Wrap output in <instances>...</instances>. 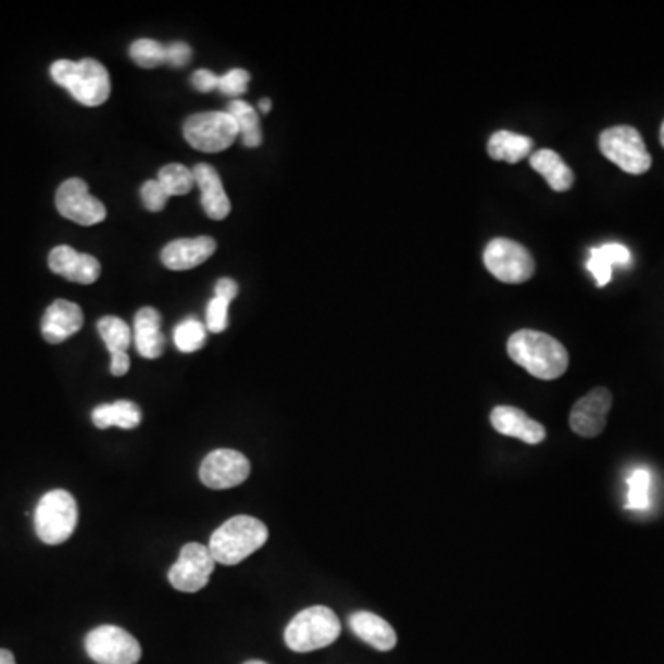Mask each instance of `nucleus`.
Instances as JSON below:
<instances>
[{
  "label": "nucleus",
  "instance_id": "ea45409f",
  "mask_svg": "<svg viewBox=\"0 0 664 664\" xmlns=\"http://www.w3.org/2000/svg\"><path fill=\"white\" fill-rule=\"evenodd\" d=\"M661 145H663V148H664V121H663V126H661Z\"/></svg>",
  "mask_w": 664,
  "mask_h": 664
},
{
  "label": "nucleus",
  "instance_id": "f3484780",
  "mask_svg": "<svg viewBox=\"0 0 664 664\" xmlns=\"http://www.w3.org/2000/svg\"><path fill=\"white\" fill-rule=\"evenodd\" d=\"M84 325V312L76 303L58 299L45 311L41 333L49 343H62L76 335Z\"/></svg>",
  "mask_w": 664,
  "mask_h": 664
},
{
  "label": "nucleus",
  "instance_id": "dca6fc26",
  "mask_svg": "<svg viewBox=\"0 0 664 664\" xmlns=\"http://www.w3.org/2000/svg\"><path fill=\"white\" fill-rule=\"evenodd\" d=\"M216 251V242L211 237L179 238L165 246L161 261L166 268L174 272H185L205 263Z\"/></svg>",
  "mask_w": 664,
  "mask_h": 664
},
{
  "label": "nucleus",
  "instance_id": "7c9ffc66",
  "mask_svg": "<svg viewBox=\"0 0 664 664\" xmlns=\"http://www.w3.org/2000/svg\"><path fill=\"white\" fill-rule=\"evenodd\" d=\"M248 84H250V73L245 68H233L218 78V91L237 100V97L248 91Z\"/></svg>",
  "mask_w": 664,
  "mask_h": 664
},
{
  "label": "nucleus",
  "instance_id": "0eeeda50",
  "mask_svg": "<svg viewBox=\"0 0 664 664\" xmlns=\"http://www.w3.org/2000/svg\"><path fill=\"white\" fill-rule=\"evenodd\" d=\"M185 140L200 152L218 153L231 147L238 126L227 111H208L190 115L184 124Z\"/></svg>",
  "mask_w": 664,
  "mask_h": 664
},
{
  "label": "nucleus",
  "instance_id": "473e14b6",
  "mask_svg": "<svg viewBox=\"0 0 664 664\" xmlns=\"http://www.w3.org/2000/svg\"><path fill=\"white\" fill-rule=\"evenodd\" d=\"M227 312H229V301L226 299L213 298L208 306V320L205 327L209 333H224L227 329Z\"/></svg>",
  "mask_w": 664,
  "mask_h": 664
},
{
  "label": "nucleus",
  "instance_id": "f704fd0d",
  "mask_svg": "<svg viewBox=\"0 0 664 664\" xmlns=\"http://www.w3.org/2000/svg\"><path fill=\"white\" fill-rule=\"evenodd\" d=\"M192 86H195L196 91H214V89H218V76H216L213 71L200 68V71H196V73L192 74Z\"/></svg>",
  "mask_w": 664,
  "mask_h": 664
},
{
  "label": "nucleus",
  "instance_id": "aec40b11",
  "mask_svg": "<svg viewBox=\"0 0 664 664\" xmlns=\"http://www.w3.org/2000/svg\"><path fill=\"white\" fill-rule=\"evenodd\" d=\"M135 348L140 356L153 360L165 353V336L161 333V314L145 306L135 316Z\"/></svg>",
  "mask_w": 664,
  "mask_h": 664
},
{
  "label": "nucleus",
  "instance_id": "c756f323",
  "mask_svg": "<svg viewBox=\"0 0 664 664\" xmlns=\"http://www.w3.org/2000/svg\"><path fill=\"white\" fill-rule=\"evenodd\" d=\"M129 55L139 67L155 68L165 63V45L153 39H137L129 49Z\"/></svg>",
  "mask_w": 664,
  "mask_h": 664
},
{
  "label": "nucleus",
  "instance_id": "a211bd4d",
  "mask_svg": "<svg viewBox=\"0 0 664 664\" xmlns=\"http://www.w3.org/2000/svg\"><path fill=\"white\" fill-rule=\"evenodd\" d=\"M196 187L201 190V208L209 218L224 220L231 213V201L227 198L218 172L213 166L200 163L195 166Z\"/></svg>",
  "mask_w": 664,
  "mask_h": 664
},
{
  "label": "nucleus",
  "instance_id": "b1692460",
  "mask_svg": "<svg viewBox=\"0 0 664 664\" xmlns=\"http://www.w3.org/2000/svg\"><path fill=\"white\" fill-rule=\"evenodd\" d=\"M140 410L135 402L116 401L111 404H100L92 410V423L97 428L118 427L131 430L140 425Z\"/></svg>",
  "mask_w": 664,
  "mask_h": 664
},
{
  "label": "nucleus",
  "instance_id": "f03ea898",
  "mask_svg": "<svg viewBox=\"0 0 664 664\" xmlns=\"http://www.w3.org/2000/svg\"><path fill=\"white\" fill-rule=\"evenodd\" d=\"M268 541V528L250 515H237L214 531L209 550L220 565H238Z\"/></svg>",
  "mask_w": 664,
  "mask_h": 664
},
{
  "label": "nucleus",
  "instance_id": "bb28decb",
  "mask_svg": "<svg viewBox=\"0 0 664 664\" xmlns=\"http://www.w3.org/2000/svg\"><path fill=\"white\" fill-rule=\"evenodd\" d=\"M205 341H208V327L195 317H187L174 329V343L181 353H195L205 346Z\"/></svg>",
  "mask_w": 664,
  "mask_h": 664
},
{
  "label": "nucleus",
  "instance_id": "2f4dec72",
  "mask_svg": "<svg viewBox=\"0 0 664 664\" xmlns=\"http://www.w3.org/2000/svg\"><path fill=\"white\" fill-rule=\"evenodd\" d=\"M140 198H142V205L150 211V213H161L165 209L166 201L171 200V196L163 189V185L159 181H147L140 189Z\"/></svg>",
  "mask_w": 664,
  "mask_h": 664
},
{
  "label": "nucleus",
  "instance_id": "cd10ccee",
  "mask_svg": "<svg viewBox=\"0 0 664 664\" xmlns=\"http://www.w3.org/2000/svg\"><path fill=\"white\" fill-rule=\"evenodd\" d=\"M158 181L163 185L168 196L189 195L190 189L196 185L195 172L189 171L187 166L172 163L159 171Z\"/></svg>",
  "mask_w": 664,
  "mask_h": 664
},
{
  "label": "nucleus",
  "instance_id": "6e6552de",
  "mask_svg": "<svg viewBox=\"0 0 664 664\" xmlns=\"http://www.w3.org/2000/svg\"><path fill=\"white\" fill-rule=\"evenodd\" d=\"M484 264L497 279L508 285L526 283L536 272L530 251L510 238H493L484 250Z\"/></svg>",
  "mask_w": 664,
  "mask_h": 664
},
{
  "label": "nucleus",
  "instance_id": "2eb2a0df",
  "mask_svg": "<svg viewBox=\"0 0 664 664\" xmlns=\"http://www.w3.org/2000/svg\"><path fill=\"white\" fill-rule=\"evenodd\" d=\"M491 425L497 433L510 438L521 439L528 446L542 443L547 438V430L541 423L531 419L530 415L515 406H497L491 412Z\"/></svg>",
  "mask_w": 664,
  "mask_h": 664
},
{
  "label": "nucleus",
  "instance_id": "a878e982",
  "mask_svg": "<svg viewBox=\"0 0 664 664\" xmlns=\"http://www.w3.org/2000/svg\"><path fill=\"white\" fill-rule=\"evenodd\" d=\"M98 333L104 340L105 348L111 353H118V351H128L129 343H131V329L129 325L121 320V317L105 316L98 322Z\"/></svg>",
  "mask_w": 664,
  "mask_h": 664
},
{
  "label": "nucleus",
  "instance_id": "58836bf2",
  "mask_svg": "<svg viewBox=\"0 0 664 664\" xmlns=\"http://www.w3.org/2000/svg\"><path fill=\"white\" fill-rule=\"evenodd\" d=\"M259 110L263 111L264 115L270 113V110H272V100H270V98L261 100V102H259Z\"/></svg>",
  "mask_w": 664,
  "mask_h": 664
},
{
  "label": "nucleus",
  "instance_id": "4468645a",
  "mask_svg": "<svg viewBox=\"0 0 664 664\" xmlns=\"http://www.w3.org/2000/svg\"><path fill=\"white\" fill-rule=\"evenodd\" d=\"M49 266L54 274L78 285H92L100 277V263L92 255L78 253L71 246H58L50 251Z\"/></svg>",
  "mask_w": 664,
  "mask_h": 664
},
{
  "label": "nucleus",
  "instance_id": "4be33fe9",
  "mask_svg": "<svg viewBox=\"0 0 664 664\" xmlns=\"http://www.w3.org/2000/svg\"><path fill=\"white\" fill-rule=\"evenodd\" d=\"M530 166L547 179L550 189L555 192H567L574 185V172L554 150H537L531 153Z\"/></svg>",
  "mask_w": 664,
  "mask_h": 664
},
{
  "label": "nucleus",
  "instance_id": "c9c22d12",
  "mask_svg": "<svg viewBox=\"0 0 664 664\" xmlns=\"http://www.w3.org/2000/svg\"><path fill=\"white\" fill-rule=\"evenodd\" d=\"M238 296V285L235 280L229 279V277H224V279H220L216 283V287H214V298L226 299L231 303L233 299Z\"/></svg>",
  "mask_w": 664,
  "mask_h": 664
},
{
  "label": "nucleus",
  "instance_id": "423d86ee",
  "mask_svg": "<svg viewBox=\"0 0 664 664\" xmlns=\"http://www.w3.org/2000/svg\"><path fill=\"white\" fill-rule=\"evenodd\" d=\"M600 152L610 159L621 171L640 176L652 166V155L648 152L642 135L631 126H613L600 135Z\"/></svg>",
  "mask_w": 664,
  "mask_h": 664
},
{
  "label": "nucleus",
  "instance_id": "9d476101",
  "mask_svg": "<svg viewBox=\"0 0 664 664\" xmlns=\"http://www.w3.org/2000/svg\"><path fill=\"white\" fill-rule=\"evenodd\" d=\"M214 561L211 550L200 542H189L179 552V560L168 571V581L177 591L198 592L208 586L213 574Z\"/></svg>",
  "mask_w": 664,
  "mask_h": 664
},
{
  "label": "nucleus",
  "instance_id": "f257e3e1",
  "mask_svg": "<svg viewBox=\"0 0 664 664\" xmlns=\"http://www.w3.org/2000/svg\"><path fill=\"white\" fill-rule=\"evenodd\" d=\"M508 354L531 377L555 380L568 369L567 349L554 336L539 330L523 329L508 340Z\"/></svg>",
  "mask_w": 664,
  "mask_h": 664
},
{
  "label": "nucleus",
  "instance_id": "5701e85b",
  "mask_svg": "<svg viewBox=\"0 0 664 664\" xmlns=\"http://www.w3.org/2000/svg\"><path fill=\"white\" fill-rule=\"evenodd\" d=\"M489 158L504 163H518L523 159L530 158L534 153V140L526 135L513 134L506 129H500L491 135L488 142Z\"/></svg>",
  "mask_w": 664,
  "mask_h": 664
},
{
  "label": "nucleus",
  "instance_id": "412c9836",
  "mask_svg": "<svg viewBox=\"0 0 664 664\" xmlns=\"http://www.w3.org/2000/svg\"><path fill=\"white\" fill-rule=\"evenodd\" d=\"M629 264H631V251L618 242H607V245L591 248L589 259H587V270L591 272L600 288L610 285L615 266L628 268Z\"/></svg>",
  "mask_w": 664,
  "mask_h": 664
},
{
  "label": "nucleus",
  "instance_id": "393cba45",
  "mask_svg": "<svg viewBox=\"0 0 664 664\" xmlns=\"http://www.w3.org/2000/svg\"><path fill=\"white\" fill-rule=\"evenodd\" d=\"M227 113L235 118L238 126V134L242 135L245 147L256 148L263 142V131H261V123L259 115L250 104H246L245 100H233L231 104L227 105Z\"/></svg>",
  "mask_w": 664,
  "mask_h": 664
},
{
  "label": "nucleus",
  "instance_id": "ddd939ff",
  "mask_svg": "<svg viewBox=\"0 0 664 664\" xmlns=\"http://www.w3.org/2000/svg\"><path fill=\"white\" fill-rule=\"evenodd\" d=\"M613 396L607 388H597L581 397L571 410V428L581 438H597L607 425Z\"/></svg>",
  "mask_w": 664,
  "mask_h": 664
},
{
  "label": "nucleus",
  "instance_id": "f8f14e48",
  "mask_svg": "<svg viewBox=\"0 0 664 664\" xmlns=\"http://www.w3.org/2000/svg\"><path fill=\"white\" fill-rule=\"evenodd\" d=\"M250 473V460L242 452L218 449L201 462L200 480L211 489H229L240 486Z\"/></svg>",
  "mask_w": 664,
  "mask_h": 664
},
{
  "label": "nucleus",
  "instance_id": "6ab92c4d",
  "mask_svg": "<svg viewBox=\"0 0 664 664\" xmlns=\"http://www.w3.org/2000/svg\"><path fill=\"white\" fill-rule=\"evenodd\" d=\"M349 626L360 640H364L378 652H390L396 648V629L391 628L390 622L385 621L383 616L369 611H359L349 618Z\"/></svg>",
  "mask_w": 664,
  "mask_h": 664
},
{
  "label": "nucleus",
  "instance_id": "a19ab883",
  "mask_svg": "<svg viewBox=\"0 0 664 664\" xmlns=\"http://www.w3.org/2000/svg\"><path fill=\"white\" fill-rule=\"evenodd\" d=\"M245 664H268V663H263V661H248V663Z\"/></svg>",
  "mask_w": 664,
  "mask_h": 664
},
{
  "label": "nucleus",
  "instance_id": "72a5a7b5",
  "mask_svg": "<svg viewBox=\"0 0 664 664\" xmlns=\"http://www.w3.org/2000/svg\"><path fill=\"white\" fill-rule=\"evenodd\" d=\"M192 58V50L189 45L176 41L165 47V63L171 67H185Z\"/></svg>",
  "mask_w": 664,
  "mask_h": 664
},
{
  "label": "nucleus",
  "instance_id": "1a4fd4ad",
  "mask_svg": "<svg viewBox=\"0 0 664 664\" xmlns=\"http://www.w3.org/2000/svg\"><path fill=\"white\" fill-rule=\"evenodd\" d=\"M86 652L97 664H137L142 650L126 629L100 626L87 635Z\"/></svg>",
  "mask_w": 664,
  "mask_h": 664
},
{
  "label": "nucleus",
  "instance_id": "39448f33",
  "mask_svg": "<svg viewBox=\"0 0 664 664\" xmlns=\"http://www.w3.org/2000/svg\"><path fill=\"white\" fill-rule=\"evenodd\" d=\"M36 534L47 544H62L78 525V504L65 489H54L37 502Z\"/></svg>",
  "mask_w": 664,
  "mask_h": 664
},
{
  "label": "nucleus",
  "instance_id": "e433bc0d",
  "mask_svg": "<svg viewBox=\"0 0 664 664\" xmlns=\"http://www.w3.org/2000/svg\"><path fill=\"white\" fill-rule=\"evenodd\" d=\"M111 375H115V377H123L126 375L129 369V356L128 353H124V351H118V353H111Z\"/></svg>",
  "mask_w": 664,
  "mask_h": 664
},
{
  "label": "nucleus",
  "instance_id": "9b49d317",
  "mask_svg": "<svg viewBox=\"0 0 664 664\" xmlns=\"http://www.w3.org/2000/svg\"><path fill=\"white\" fill-rule=\"evenodd\" d=\"M55 208L62 216L73 220L79 226H95L105 220V205L102 201L89 195L84 179L73 177L60 185L55 192Z\"/></svg>",
  "mask_w": 664,
  "mask_h": 664
},
{
  "label": "nucleus",
  "instance_id": "c85d7f7f",
  "mask_svg": "<svg viewBox=\"0 0 664 664\" xmlns=\"http://www.w3.org/2000/svg\"><path fill=\"white\" fill-rule=\"evenodd\" d=\"M652 491V475L647 469H635L628 476V500L626 508L635 510V512H644L652 504L650 499Z\"/></svg>",
  "mask_w": 664,
  "mask_h": 664
},
{
  "label": "nucleus",
  "instance_id": "4c0bfd02",
  "mask_svg": "<svg viewBox=\"0 0 664 664\" xmlns=\"http://www.w3.org/2000/svg\"><path fill=\"white\" fill-rule=\"evenodd\" d=\"M0 664H17V663H15V657H13L12 652H8V650H0Z\"/></svg>",
  "mask_w": 664,
  "mask_h": 664
},
{
  "label": "nucleus",
  "instance_id": "20e7f679",
  "mask_svg": "<svg viewBox=\"0 0 664 664\" xmlns=\"http://www.w3.org/2000/svg\"><path fill=\"white\" fill-rule=\"evenodd\" d=\"M340 634V621L335 611L325 605H314L293 616L285 629V642L292 652H316L330 647Z\"/></svg>",
  "mask_w": 664,
  "mask_h": 664
},
{
  "label": "nucleus",
  "instance_id": "7ed1b4c3",
  "mask_svg": "<svg viewBox=\"0 0 664 664\" xmlns=\"http://www.w3.org/2000/svg\"><path fill=\"white\" fill-rule=\"evenodd\" d=\"M50 76L58 86L65 87L74 100L87 108H97L104 104L110 98L111 82L110 74L102 63L91 58L82 62L60 60L52 63Z\"/></svg>",
  "mask_w": 664,
  "mask_h": 664
}]
</instances>
